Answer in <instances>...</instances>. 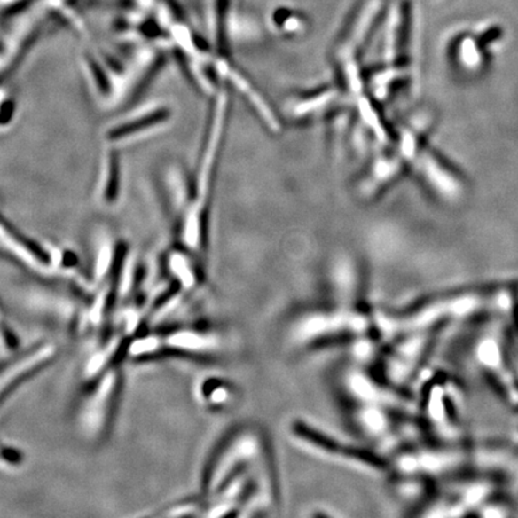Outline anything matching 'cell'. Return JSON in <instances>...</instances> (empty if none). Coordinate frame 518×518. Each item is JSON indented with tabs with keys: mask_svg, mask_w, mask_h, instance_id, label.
<instances>
[{
	"mask_svg": "<svg viewBox=\"0 0 518 518\" xmlns=\"http://www.w3.org/2000/svg\"><path fill=\"white\" fill-rule=\"evenodd\" d=\"M341 107H350L349 97L341 87H326L292 98L285 112L292 122H308L326 118Z\"/></svg>",
	"mask_w": 518,
	"mask_h": 518,
	"instance_id": "30bf717a",
	"label": "cell"
},
{
	"mask_svg": "<svg viewBox=\"0 0 518 518\" xmlns=\"http://www.w3.org/2000/svg\"><path fill=\"white\" fill-rule=\"evenodd\" d=\"M163 349L186 356H214L224 349V340L213 330L184 328L162 336Z\"/></svg>",
	"mask_w": 518,
	"mask_h": 518,
	"instance_id": "8fae6325",
	"label": "cell"
},
{
	"mask_svg": "<svg viewBox=\"0 0 518 518\" xmlns=\"http://www.w3.org/2000/svg\"><path fill=\"white\" fill-rule=\"evenodd\" d=\"M169 271L180 291L192 292L200 285V275L192 259L184 254H175L169 258Z\"/></svg>",
	"mask_w": 518,
	"mask_h": 518,
	"instance_id": "2e32d148",
	"label": "cell"
},
{
	"mask_svg": "<svg viewBox=\"0 0 518 518\" xmlns=\"http://www.w3.org/2000/svg\"><path fill=\"white\" fill-rule=\"evenodd\" d=\"M5 450H3L2 448H0V456H3V453H4Z\"/></svg>",
	"mask_w": 518,
	"mask_h": 518,
	"instance_id": "44dd1931",
	"label": "cell"
},
{
	"mask_svg": "<svg viewBox=\"0 0 518 518\" xmlns=\"http://www.w3.org/2000/svg\"><path fill=\"white\" fill-rule=\"evenodd\" d=\"M407 170V163L391 142L390 145L380 148L365 167L357 183V193L361 199L373 200L393 186Z\"/></svg>",
	"mask_w": 518,
	"mask_h": 518,
	"instance_id": "9c48e42d",
	"label": "cell"
},
{
	"mask_svg": "<svg viewBox=\"0 0 518 518\" xmlns=\"http://www.w3.org/2000/svg\"><path fill=\"white\" fill-rule=\"evenodd\" d=\"M197 395L207 407L223 409L233 404L235 390L227 381L219 378H209L200 384Z\"/></svg>",
	"mask_w": 518,
	"mask_h": 518,
	"instance_id": "9a60e30c",
	"label": "cell"
},
{
	"mask_svg": "<svg viewBox=\"0 0 518 518\" xmlns=\"http://www.w3.org/2000/svg\"><path fill=\"white\" fill-rule=\"evenodd\" d=\"M409 170L418 177L429 192L444 202H458L466 193L467 182L461 170L432 148L428 142L412 159Z\"/></svg>",
	"mask_w": 518,
	"mask_h": 518,
	"instance_id": "277c9868",
	"label": "cell"
},
{
	"mask_svg": "<svg viewBox=\"0 0 518 518\" xmlns=\"http://www.w3.org/2000/svg\"><path fill=\"white\" fill-rule=\"evenodd\" d=\"M57 349L52 343L40 344L39 347L23 354L6 366L0 369V398L15 388L20 381L45 366L56 357Z\"/></svg>",
	"mask_w": 518,
	"mask_h": 518,
	"instance_id": "7c38bea8",
	"label": "cell"
},
{
	"mask_svg": "<svg viewBox=\"0 0 518 518\" xmlns=\"http://www.w3.org/2000/svg\"><path fill=\"white\" fill-rule=\"evenodd\" d=\"M122 347V336H115L114 339L108 341L107 343L98 349L97 353L90 357V359L85 364L84 374L85 377L95 380L101 376L105 371L111 367L112 361L117 356L118 350Z\"/></svg>",
	"mask_w": 518,
	"mask_h": 518,
	"instance_id": "e0dca14e",
	"label": "cell"
},
{
	"mask_svg": "<svg viewBox=\"0 0 518 518\" xmlns=\"http://www.w3.org/2000/svg\"><path fill=\"white\" fill-rule=\"evenodd\" d=\"M271 450L267 438L255 426H243L228 436L204 474L203 491L206 497L216 492L235 473L254 465L268 456Z\"/></svg>",
	"mask_w": 518,
	"mask_h": 518,
	"instance_id": "3957f363",
	"label": "cell"
},
{
	"mask_svg": "<svg viewBox=\"0 0 518 518\" xmlns=\"http://www.w3.org/2000/svg\"><path fill=\"white\" fill-rule=\"evenodd\" d=\"M330 269V284L336 304L360 308V275L352 259H336Z\"/></svg>",
	"mask_w": 518,
	"mask_h": 518,
	"instance_id": "5bb4252c",
	"label": "cell"
},
{
	"mask_svg": "<svg viewBox=\"0 0 518 518\" xmlns=\"http://www.w3.org/2000/svg\"><path fill=\"white\" fill-rule=\"evenodd\" d=\"M393 409L383 405L352 404L350 417L357 431L370 443L378 446V451H394L397 448V425Z\"/></svg>",
	"mask_w": 518,
	"mask_h": 518,
	"instance_id": "52a82bcc",
	"label": "cell"
},
{
	"mask_svg": "<svg viewBox=\"0 0 518 518\" xmlns=\"http://www.w3.org/2000/svg\"><path fill=\"white\" fill-rule=\"evenodd\" d=\"M121 390V373L110 367L98 377L97 384L82 402L77 414L81 434L90 441L104 437L114 417L115 402Z\"/></svg>",
	"mask_w": 518,
	"mask_h": 518,
	"instance_id": "5b68a950",
	"label": "cell"
},
{
	"mask_svg": "<svg viewBox=\"0 0 518 518\" xmlns=\"http://www.w3.org/2000/svg\"><path fill=\"white\" fill-rule=\"evenodd\" d=\"M274 23L278 32L285 36H299L306 32L304 19L291 12H276Z\"/></svg>",
	"mask_w": 518,
	"mask_h": 518,
	"instance_id": "ac0fdd59",
	"label": "cell"
},
{
	"mask_svg": "<svg viewBox=\"0 0 518 518\" xmlns=\"http://www.w3.org/2000/svg\"><path fill=\"white\" fill-rule=\"evenodd\" d=\"M108 293L100 292L97 298H95L93 304L90 310V319L93 324H98L104 319L106 310H107Z\"/></svg>",
	"mask_w": 518,
	"mask_h": 518,
	"instance_id": "ffe728a7",
	"label": "cell"
},
{
	"mask_svg": "<svg viewBox=\"0 0 518 518\" xmlns=\"http://www.w3.org/2000/svg\"><path fill=\"white\" fill-rule=\"evenodd\" d=\"M288 434L299 449L316 458L373 475L390 472L388 459L383 458L377 449L350 444L316 428L310 421L295 419L289 424Z\"/></svg>",
	"mask_w": 518,
	"mask_h": 518,
	"instance_id": "7a4b0ae2",
	"label": "cell"
},
{
	"mask_svg": "<svg viewBox=\"0 0 518 518\" xmlns=\"http://www.w3.org/2000/svg\"><path fill=\"white\" fill-rule=\"evenodd\" d=\"M163 349L162 336L145 335L137 337L129 344L128 353L132 357H145L155 356Z\"/></svg>",
	"mask_w": 518,
	"mask_h": 518,
	"instance_id": "d6986e66",
	"label": "cell"
},
{
	"mask_svg": "<svg viewBox=\"0 0 518 518\" xmlns=\"http://www.w3.org/2000/svg\"><path fill=\"white\" fill-rule=\"evenodd\" d=\"M341 385L350 404L383 405L396 412L404 411L407 407L404 398L395 390L396 388L385 381L374 380V377L357 367L344 371Z\"/></svg>",
	"mask_w": 518,
	"mask_h": 518,
	"instance_id": "ba28073f",
	"label": "cell"
},
{
	"mask_svg": "<svg viewBox=\"0 0 518 518\" xmlns=\"http://www.w3.org/2000/svg\"><path fill=\"white\" fill-rule=\"evenodd\" d=\"M498 29H489L482 35H461L453 41L451 57L459 70L478 73L486 61V47L498 37Z\"/></svg>",
	"mask_w": 518,
	"mask_h": 518,
	"instance_id": "4fadbf2b",
	"label": "cell"
},
{
	"mask_svg": "<svg viewBox=\"0 0 518 518\" xmlns=\"http://www.w3.org/2000/svg\"><path fill=\"white\" fill-rule=\"evenodd\" d=\"M426 337L418 332L402 334L390 340V346L381 359L384 381L395 388L404 385L417 370L426 349Z\"/></svg>",
	"mask_w": 518,
	"mask_h": 518,
	"instance_id": "8992f818",
	"label": "cell"
},
{
	"mask_svg": "<svg viewBox=\"0 0 518 518\" xmlns=\"http://www.w3.org/2000/svg\"><path fill=\"white\" fill-rule=\"evenodd\" d=\"M374 328L373 315L360 308L334 304L300 312L288 326V342L296 349L346 339H365Z\"/></svg>",
	"mask_w": 518,
	"mask_h": 518,
	"instance_id": "6da1fadb",
	"label": "cell"
}]
</instances>
